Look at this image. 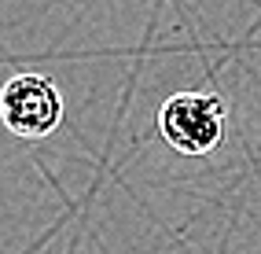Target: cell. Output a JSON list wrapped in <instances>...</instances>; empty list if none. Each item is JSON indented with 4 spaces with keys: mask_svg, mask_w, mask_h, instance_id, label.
Here are the masks:
<instances>
[{
    "mask_svg": "<svg viewBox=\"0 0 261 254\" xmlns=\"http://www.w3.org/2000/svg\"><path fill=\"white\" fill-rule=\"evenodd\" d=\"M63 92L48 74H11L0 89V122L19 140H48L63 125Z\"/></svg>",
    "mask_w": 261,
    "mask_h": 254,
    "instance_id": "cell-1",
    "label": "cell"
},
{
    "mask_svg": "<svg viewBox=\"0 0 261 254\" xmlns=\"http://www.w3.org/2000/svg\"><path fill=\"white\" fill-rule=\"evenodd\" d=\"M159 133L177 155H210L224 140V99L217 92H173L159 107Z\"/></svg>",
    "mask_w": 261,
    "mask_h": 254,
    "instance_id": "cell-2",
    "label": "cell"
}]
</instances>
